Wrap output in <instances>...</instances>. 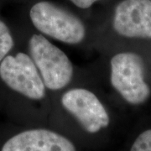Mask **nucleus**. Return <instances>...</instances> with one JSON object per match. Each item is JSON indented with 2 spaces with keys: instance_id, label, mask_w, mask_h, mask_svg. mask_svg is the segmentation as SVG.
Returning <instances> with one entry per match:
<instances>
[{
  "instance_id": "f257e3e1",
  "label": "nucleus",
  "mask_w": 151,
  "mask_h": 151,
  "mask_svg": "<svg viewBox=\"0 0 151 151\" xmlns=\"http://www.w3.org/2000/svg\"><path fill=\"white\" fill-rule=\"evenodd\" d=\"M29 55L39 70L46 89L59 91L73 78L74 67L65 52L46 36L35 34L29 40Z\"/></svg>"
},
{
  "instance_id": "0eeeda50",
  "label": "nucleus",
  "mask_w": 151,
  "mask_h": 151,
  "mask_svg": "<svg viewBox=\"0 0 151 151\" xmlns=\"http://www.w3.org/2000/svg\"><path fill=\"white\" fill-rule=\"evenodd\" d=\"M0 151H76L67 138L45 129L22 131L2 145Z\"/></svg>"
},
{
  "instance_id": "6e6552de",
  "label": "nucleus",
  "mask_w": 151,
  "mask_h": 151,
  "mask_svg": "<svg viewBox=\"0 0 151 151\" xmlns=\"http://www.w3.org/2000/svg\"><path fill=\"white\" fill-rule=\"evenodd\" d=\"M14 39L9 27L0 19V62L12 52Z\"/></svg>"
},
{
  "instance_id": "423d86ee",
  "label": "nucleus",
  "mask_w": 151,
  "mask_h": 151,
  "mask_svg": "<svg viewBox=\"0 0 151 151\" xmlns=\"http://www.w3.org/2000/svg\"><path fill=\"white\" fill-rule=\"evenodd\" d=\"M113 26L130 39L151 40V0H123L115 8Z\"/></svg>"
},
{
  "instance_id": "39448f33",
  "label": "nucleus",
  "mask_w": 151,
  "mask_h": 151,
  "mask_svg": "<svg viewBox=\"0 0 151 151\" xmlns=\"http://www.w3.org/2000/svg\"><path fill=\"white\" fill-rule=\"evenodd\" d=\"M60 103L89 134H96L109 125L107 109L97 95L88 89L76 87L67 90L61 96Z\"/></svg>"
},
{
  "instance_id": "20e7f679",
  "label": "nucleus",
  "mask_w": 151,
  "mask_h": 151,
  "mask_svg": "<svg viewBox=\"0 0 151 151\" xmlns=\"http://www.w3.org/2000/svg\"><path fill=\"white\" fill-rule=\"evenodd\" d=\"M0 81L9 90L30 100H42L46 87L29 55L10 53L0 62Z\"/></svg>"
},
{
  "instance_id": "f03ea898",
  "label": "nucleus",
  "mask_w": 151,
  "mask_h": 151,
  "mask_svg": "<svg viewBox=\"0 0 151 151\" xmlns=\"http://www.w3.org/2000/svg\"><path fill=\"white\" fill-rule=\"evenodd\" d=\"M31 23L39 32L62 43L77 45L86 37V27L75 14L47 1L34 4L29 11Z\"/></svg>"
},
{
  "instance_id": "9d476101",
  "label": "nucleus",
  "mask_w": 151,
  "mask_h": 151,
  "mask_svg": "<svg viewBox=\"0 0 151 151\" xmlns=\"http://www.w3.org/2000/svg\"><path fill=\"white\" fill-rule=\"evenodd\" d=\"M70 1L76 7L85 9L90 8L93 4H95L98 0H70Z\"/></svg>"
},
{
  "instance_id": "1a4fd4ad",
  "label": "nucleus",
  "mask_w": 151,
  "mask_h": 151,
  "mask_svg": "<svg viewBox=\"0 0 151 151\" xmlns=\"http://www.w3.org/2000/svg\"><path fill=\"white\" fill-rule=\"evenodd\" d=\"M130 151H151V129L144 131L136 138Z\"/></svg>"
},
{
  "instance_id": "7ed1b4c3",
  "label": "nucleus",
  "mask_w": 151,
  "mask_h": 151,
  "mask_svg": "<svg viewBox=\"0 0 151 151\" xmlns=\"http://www.w3.org/2000/svg\"><path fill=\"white\" fill-rule=\"evenodd\" d=\"M110 81L126 102L140 105L150 98L151 90L145 78V63L139 55L125 51L110 60Z\"/></svg>"
}]
</instances>
